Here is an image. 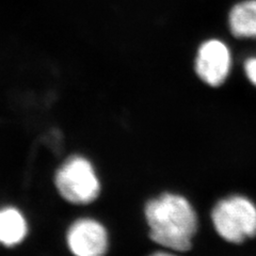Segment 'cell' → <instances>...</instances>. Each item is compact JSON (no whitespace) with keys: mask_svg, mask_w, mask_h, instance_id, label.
<instances>
[{"mask_svg":"<svg viewBox=\"0 0 256 256\" xmlns=\"http://www.w3.org/2000/svg\"><path fill=\"white\" fill-rule=\"evenodd\" d=\"M150 239L162 249L186 253L194 246L198 216L189 198L176 192H164L144 205Z\"/></svg>","mask_w":256,"mask_h":256,"instance_id":"1","label":"cell"},{"mask_svg":"<svg viewBox=\"0 0 256 256\" xmlns=\"http://www.w3.org/2000/svg\"><path fill=\"white\" fill-rule=\"evenodd\" d=\"M210 220L218 236L232 244H242L256 237V204L244 194L220 198L210 212Z\"/></svg>","mask_w":256,"mask_h":256,"instance_id":"2","label":"cell"},{"mask_svg":"<svg viewBox=\"0 0 256 256\" xmlns=\"http://www.w3.org/2000/svg\"><path fill=\"white\" fill-rule=\"evenodd\" d=\"M60 196L73 205L94 203L102 194V182L95 166L82 155H73L60 164L54 174Z\"/></svg>","mask_w":256,"mask_h":256,"instance_id":"3","label":"cell"},{"mask_svg":"<svg viewBox=\"0 0 256 256\" xmlns=\"http://www.w3.org/2000/svg\"><path fill=\"white\" fill-rule=\"evenodd\" d=\"M66 240L73 256H106L110 248L108 228L92 217L73 221L66 230Z\"/></svg>","mask_w":256,"mask_h":256,"instance_id":"4","label":"cell"},{"mask_svg":"<svg viewBox=\"0 0 256 256\" xmlns=\"http://www.w3.org/2000/svg\"><path fill=\"white\" fill-rule=\"evenodd\" d=\"M230 68V54L226 44L210 40L198 50L196 72L208 84L217 86L228 77Z\"/></svg>","mask_w":256,"mask_h":256,"instance_id":"5","label":"cell"},{"mask_svg":"<svg viewBox=\"0 0 256 256\" xmlns=\"http://www.w3.org/2000/svg\"><path fill=\"white\" fill-rule=\"evenodd\" d=\"M28 235V222L14 206L0 208V244L12 248L20 244Z\"/></svg>","mask_w":256,"mask_h":256,"instance_id":"6","label":"cell"},{"mask_svg":"<svg viewBox=\"0 0 256 256\" xmlns=\"http://www.w3.org/2000/svg\"><path fill=\"white\" fill-rule=\"evenodd\" d=\"M230 30L239 38H256V0L234 6L230 15Z\"/></svg>","mask_w":256,"mask_h":256,"instance_id":"7","label":"cell"},{"mask_svg":"<svg viewBox=\"0 0 256 256\" xmlns=\"http://www.w3.org/2000/svg\"><path fill=\"white\" fill-rule=\"evenodd\" d=\"M246 73L252 84L256 86V59H249L246 62Z\"/></svg>","mask_w":256,"mask_h":256,"instance_id":"8","label":"cell"},{"mask_svg":"<svg viewBox=\"0 0 256 256\" xmlns=\"http://www.w3.org/2000/svg\"><path fill=\"white\" fill-rule=\"evenodd\" d=\"M148 256H180V253L170 251V250H166V249H162V250H158V251L150 253Z\"/></svg>","mask_w":256,"mask_h":256,"instance_id":"9","label":"cell"}]
</instances>
